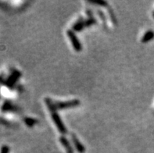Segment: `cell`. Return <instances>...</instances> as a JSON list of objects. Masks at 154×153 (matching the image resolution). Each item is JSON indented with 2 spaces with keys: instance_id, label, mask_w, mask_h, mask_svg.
Instances as JSON below:
<instances>
[{
  "instance_id": "15",
  "label": "cell",
  "mask_w": 154,
  "mask_h": 153,
  "mask_svg": "<svg viewBox=\"0 0 154 153\" xmlns=\"http://www.w3.org/2000/svg\"><path fill=\"white\" fill-rule=\"evenodd\" d=\"M87 15L89 16V18H91V17H93L92 16V12L91 10H87Z\"/></svg>"
},
{
  "instance_id": "10",
  "label": "cell",
  "mask_w": 154,
  "mask_h": 153,
  "mask_svg": "<svg viewBox=\"0 0 154 153\" xmlns=\"http://www.w3.org/2000/svg\"><path fill=\"white\" fill-rule=\"evenodd\" d=\"M24 123H26V125L29 127H34V125L36 124L38 121H37L35 119H33V118H30V117H25L24 119Z\"/></svg>"
},
{
  "instance_id": "5",
  "label": "cell",
  "mask_w": 154,
  "mask_h": 153,
  "mask_svg": "<svg viewBox=\"0 0 154 153\" xmlns=\"http://www.w3.org/2000/svg\"><path fill=\"white\" fill-rule=\"evenodd\" d=\"M71 140L74 144V148H76V150L78 151L79 153H85V148L84 147V145L81 144V142L78 140V138H77L74 134H71Z\"/></svg>"
},
{
  "instance_id": "13",
  "label": "cell",
  "mask_w": 154,
  "mask_h": 153,
  "mask_svg": "<svg viewBox=\"0 0 154 153\" xmlns=\"http://www.w3.org/2000/svg\"><path fill=\"white\" fill-rule=\"evenodd\" d=\"M109 14L110 15V17H111V20H112L113 23H117V21H116V17H115L114 14H113V12L111 9L109 10Z\"/></svg>"
},
{
  "instance_id": "1",
  "label": "cell",
  "mask_w": 154,
  "mask_h": 153,
  "mask_svg": "<svg viewBox=\"0 0 154 153\" xmlns=\"http://www.w3.org/2000/svg\"><path fill=\"white\" fill-rule=\"evenodd\" d=\"M51 117H52V121L55 123L56 127L59 130V132L62 134H67L68 133L67 129L65 127V125L63 123V120L61 119V117L60 115L58 114L57 112H54V113H51Z\"/></svg>"
},
{
  "instance_id": "6",
  "label": "cell",
  "mask_w": 154,
  "mask_h": 153,
  "mask_svg": "<svg viewBox=\"0 0 154 153\" xmlns=\"http://www.w3.org/2000/svg\"><path fill=\"white\" fill-rule=\"evenodd\" d=\"M60 141L63 147L65 148L67 153H74V149L71 146V143L68 141V139L64 136H62L60 138Z\"/></svg>"
},
{
  "instance_id": "12",
  "label": "cell",
  "mask_w": 154,
  "mask_h": 153,
  "mask_svg": "<svg viewBox=\"0 0 154 153\" xmlns=\"http://www.w3.org/2000/svg\"><path fill=\"white\" fill-rule=\"evenodd\" d=\"M91 4H94V5H99V6H107V3L106 1H102V0H99V1H90L89 2Z\"/></svg>"
},
{
  "instance_id": "3",
  "label": "cell",
  "mask_w": 154,
  "mask_h": 153,
  "mask_svg": "<svg viewBox=\"0 0 154 153\" xmlns=\"http://www.w3.org/2000/svg\"><path fill=\"white\" fill-rule=\"evenodd\" d=\"M67 36L71 41V44L73 45V48L74 49L76 52H81L82 49V45H81V42L79 41V39L78 38V37L74 33V31L73 30H68L67 31Z\"/></svg>"
},
{
  "instance_id": "16",
  "label": "cell",
  "mask_w": 154,
  "mask_h": 153,
  "mask_svg": "<svg viewBox=\"0 0 154 153\" xmlns=\"http://www.w3.org/2000/svg\"><path fill=\"white\" fill-rule=\"evenodd\" d=\"M99 15L100 16V17L102 18V21H105V16L103 15V13H102V12H101V11H100V10H99Z\"/></svg>"
},
{
  "instance_id": "9",
  "label": "cell",
  "mask_w": 154,
  "mask_h": 153,
  "mask_svg": "<svg viewBox=\"0 0 154 153\" xmlns=\"http://www.w3.org/2000/svg\"><path fill=\"white\" fill-rule=\"evenodd\" d=\"M154 38V32L153 31H148L145 33V34L142 38V43H147L149 41H151L152 39Z\"/></svg>"
},
{
  "instance_id": "4",
  "label": "cell",
  "mask_w": 154,
  "mask_h": 153,
  "mask_svg": "<svg viewBox=\"0 0 154 153\" xmlns=\"http://www.w3.org/2000/svg\"><path fill=\"white\" fill-rule=\"evenodd\" d=\"M21 73L19 72L18 70H14L13 73H11V75L9 77V78L6 81V84L9 88H13V86L15 85L16 81L19 78H21Z\"/></svg>"
},
{
  "instance_id": "8",
  "label": "cell",
  "mask_w": 154,
  "mask_h": 153,
  "mask_svg": "<svg viewBox=\"0 0 154 153\" xmlns=\"http://www.w3.org/2000/svg\"><path fill=\"white\" fill-rule=\"evenodd\" d=\"M2 110L4 112H9V111H17V108H16L14 105L11 103L10 102L6 101L3 103V106H2Z\"/></svg>"
},
{
  "instance_id": "2",
  "label": "cell",
  "mask_w": 154,
  "mask_h": 153,
  "mask_svg": "<svg viewBox=\"0 0 154 153\" xmlns=\"http://www.w3.org/2000/svg\"><path fill=\"white\" fill-rule=\"evenodd\" d=\"M81 102L78 99H74L67 102H55V107L56 110L58 109H67L76 108L80 106Z\"/></svg>"
},
{
  "instance_id": "7",
  "label": "cell",
  "mask_w": 154,
  "mask_h": 153,
  "mask_svg": "<svg viewBox=\"0 0 154 153\" xmlns=\"http://www.w3.org/2000/svg\"><path fill=\"white\" fill-rule=\"evenodd\" d=\"M85 20H84L83 18H80L78 21L74 24L72 30L74 31H77V32L81 31L84 28H85Z\"/></svg>"
},
{
  "instance_id": "14",
  "label": "cell",
  "mask_w": 154,
  "mask_h": 153,
  "mask_svg": "<svg viewBox=\"0 0 154 153\" xmlns=\"http://www.w3.org/2000/svg\"><path fill=\"white\" fill-rule=\"evenodd\" d=\"M9 152H10V148H9L8 146L4 145L2 147V148H1V152H0V153H9Z\"/></svg>"
},
{
  "instance_id": "11",
  "label": "cell",
  "mask_w": 154,
  "mask_h": 153,
  "mask_svg": "<svg viewBox=\"0 0 154 153\" xmlns=\"http://www.w3.org/2000/svg\"><path fill=\"white\" fill-rule=\"evenodd\" d=\"M96 23V21L94 17H91V18H89L88 20H85V27H91L92 25H94L95 23Z\"/></svg>"
},
{
  "instance_id": "17",
  "label": "cell",
  "mask_w": 154,
  "mask_h": 153,
  "mask_svg": "<svg viewBox=\"0 0 154 153\" xmlns=\"http://www.w3.org/2000/svg\"><path fill=\"white\" fill-rule=\"evenodd\" d=\"M153 16H154V13H153Z\"/></svg>"
}]
</instances>
